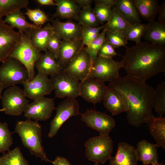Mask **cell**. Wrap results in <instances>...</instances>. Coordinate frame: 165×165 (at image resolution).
Segmentation results:
<instances>
[{
	"label": "cell",
	"instance_id": "cell-28",
	"mask_svg": "<svg viewBox=\"0 0 165 165\" xmlns=\"http://www.w3.org/2000/svg\"><path fill=\"white\" fill-rule=\"evenodd\" d=\"M150 133L155 140L157 147L165 149V118L155 117L149 123Z\"/></svg>",
	"mask_w": 165,
	"mask_h": 165
},
{
	"label": "cell",
	"instance_id": "cell-11",
	"mask_svg": "<svg viewBox=\"0 0 165 165\" xmlns=\"http://www.w3.org/2000/svg\"><path fill=\"white\" fill-rule=\"evenodd\" d=\"M92 65L87 47L83 46L63 70L69 75L82 82L88 78Z\"/></svg>",
	"mask_w": 165,
	"mask_h": 165
},
{
	"label": "cell",
	"instance_id": "cell-3",
	"mask_svg": "<svg viewBox=\"0 0 165 165\" xmlns=\"http://www.w3.org/2000/svg\"><path fill=\"white\" fill-rule=\"evenodd\" d=\"M42 127L37 121L30 119L17 121L14 133H17L24 146L31 155L40 158L46 162H51L42 145Z\"/></svg>",
	"mask_w": 165,
	"mask_h": 165
},
{
	"label": "cell",
	"instance_id": "cell-4",
	"mask_svg": "<svg viewBox=\"0 0 165 165\" xmlns=\"http://www.w3.org/2000/svg\"><path fill=\"white\" fill-rule=\"evenodd\" d=\"M19 32L20 40L9 57L16 59L25 67L28 72V81H29L33 80L36 75L35 64L42 57L43 54L33 45L27 31Z\"/></svg>",
	"mask_w": 165,
	"mask_h": 165
},
{
	"label": "cell",
	"instance_id": "cell-7",
	"mask_svg": "<svg viewBox=\"0 0 165 165\" xmlns=\"http://www.w3.org/2000/svg\"><path fill=\"white\" fill-rule=\"evenodd\" d=\"M123 67L121 62L113 58L97 55L93 63L88 78L94 79L104 82H111L120 76L119 71Z\"/></svg>",
	"mask_w": 165,
	"mask_h": 165
},
{
	"label": "cell",
	"instance_id": "cell-19",
	"mask_svg": "<svg viewBox=\"0 0 165 165\" xmlns=\"http://www.w3.org/2000/svg\"><path fill=\"white\" fill-rule=\"evenodd\" d=\"M109 160L110 165H138V161L136 148L124 142L118 144L115 156Z\"/></svg>",
	"mask_w": 165,
	"mask_h": 165
},
{
	"label": "cell",
	"instance_id": "cell-22",
	"mask_svg": "<svg viewBox=\"0 0 165 165\" xmlns=\"http://www.w3.org/2000/svg\"><path fill=\"white\" fill-rule=\"evenodd\" d=\"M157 148L156 144L145 140L140 141L136 148L138 160L142 162L143 165H153L159 163Z\"/></svg>",
	"mask_w": 165,
	"mask_h": 165
},
{
	"label": "cell",
	"instance_id": "cell-51",
	"mask_svg": "<svg viewBox=\"0 0 165 165\" xmlns=\"http://www.w3.org/2000/svg\"><path fill=\"white\" fill-rule=\"evenodd\" d=\"M5 110L4 108H2V109H0V112H5Z\"/></svg>",
	"mask_w": 165,
	"mask_h": 165
},
{
	"label": "cell",
	"instance_id": "cell-47",
	"mask_svg": "<svg viewBox=\"0 0 165 165\" xmlns=\"http://www.w3.org/2000/svg\"><path fill=\"white\" fill-rule=\"evenodd\" d=\"M73 1L82 8L91 6L93 1V0H73Z\"/></svg>",
	"mask_w": 165,
	"mask_h": 165
},
{
	"label": "cell",
	"instance_id": "cell-23",
	"mask_svg": "<svg viewBox=\"0 0 165 165\" xmlns=\"http://www.w3.org/2000/svg\"><path fill=\"white\" fill-rule=\"evenodd\" d=\"M35 68L39 72L50 77L63 70L54 54L46 50L42 57L35 63Z\"/></svg>",
	"mask_w": 165,
	"mask_h": 165
},
{
	"label": "cell",
	"instance_id": "cell-39",
	"mask_svg": "<svg viewBox=\"0 0 165 165\" xmlns=\"http://www.w3.org/2000/svg\"><path fill=\"white\" fill-rule=\"evenodd\" d=\"M25 14L33 22L34 24L39 27L50 20L48 16L38 8L33 9H27Z\"/></svg>",
	"mask_w": 165,
	"mask_h": 165
},
{
	"label": "cell",
	"instance_id": "cell-29",
	"mask_svg": "<svg viewBox=\"0 0 165 165\" xmlns=\"http://www.w3.org/2000/svg\"><path fill=\"white\" fill-rule=\"evenodd\" d=\"M4 21L13 29L14 28L17 29L19 32H25L30 29L39 27L28 22L20 11L15 12L7 15Z\"/></svg>",
	"mask_w": 165,
	"mask_h": 165
},
{
	"label": "cell",
	"instance_id": "cell-50",
	"mask_svg": "<svg viewBox=\"0 0 165 165\" xmlns=\"http://www.w3.org/2000/svg\"><path fill=\"white\" fill-rule=\"evenodd\" d=\"M153 165H165V164L163 163H157L155 164H154Z\"/></svg>",
	"mask_w": 165,
	"mask_h": 165
},
{
	"label": "cell",
	"instance_id": "cell-12",
	"mask_svg": "<svg viewBox=\"0 0 165 165\" xmlns=\"http://www.w3.org/2000/svg\"><path fill=\"white\" fill-rule=\"evenodd\" d=\"M81 118L87 126L98 131L100 135H108L116 125L111 116L95 110H87L81 114Z\"/></svg>",
	"mask_w": 165,
	"mask_h": 165
},
{
	"label": "cell",
	"instance_id": "cell-43",
	"mask_svg": "<svg viewBox=\"0 0 165 165\" xmlns=\"http://www.w3.org/2000/svg\"><path fill=\"white\" fill-rule=\"evenodd\" d=\"M98 55L106 58H113L116 55H119L116 51L115 48L106 40L104 42Z\"/></svg>",
	"mask_w": 165,
	"mask_h": 165
},
{
	"label": "cell",
	"instance_id": "cell-6",
	"mask_svg": "<svg viewBox=\"0 0 165 165\" xmlns=\"http://www.w3.org/2000/svg\"><path fill=\"white\" fill-rule=\"evenodd\" d=\"M0 67V84L4 88L23 84L28 81L26 68L18 60L8 57L2 61Z\"/></svg>",
	"mask_w": 165,
	"mask_h": 165
},
{
	"label": "cell",
	"instance_id": "cell-48",
	"mask_svg": "<svg viewBox=\"0 0 165 165\" xmlns=\"http://www.w3.org/2000/svg\"><path fill=\"white\" fill-rule=\"evenodd\" d=\"M36 1L42 5L56 6V2L53 0H36Z\"/></svg>",
	"mask_w": 165,
	"mask_h": 165
},
{
	"label": "cell",
	"instance_id": "cell-44",
	"mask_svg": "<svg viewBox=\"0 0 165 165\" xmlns=\"http://www.w3.org/2000/svg\"><path fill=\"white\" fill-rule=\"evenodd\" d=\"M116 0H93L95 6H100L112 8L115 6Z\"/></svg>",
	"mask_w": 165,
	"mask_h": 165
},
{
	"label": "cell",
	"instance_id": "cell-1",
	"mask_svg": "<svg viewBox=\"0 0 165 165\" xmlns=\"http://www.w3.org/2000/svg\"><path fill=\"white\" fill-rule=\"evenodd\" d=\"M108 86L121 91L126 96L129 104L126 117L130 124L138 127L149 124L155 117L152 113L155 89L145 82L127 75L110 82Z\"/></svg>",
	"mask_w": 165,
	"mask_h": 165
},
{
	"label": "cell",
	"instance_id": "cell-14",
	"mask_svg": "<svg viewBox=\"0 0 165 165\" xmlns=\"http://www.w3.org/2000/svg\"><path fill=\"white\" fill-rule=\"evenodd\" d=\"M23 85V90L26 97L33 100L44 97L53 90L50 79L39 72L33 80L27 81Z\"/></svg>",
	"mask_w": 165,
	"mask_h": 165
},
{
	"label": "cell",
	"instance_id": "cell-25",
	"mask_svg": "<svg viewBox=\"0 0 165 165\" xmlns=\"http://www.w3.org/2000/svg\"><path fill=\"white\" fill-rule=\"evenodd\" d=\"M57 8L53 18L77 20L81 10L80 7L73 0H55Z\"/></svg>",
	"mask_w": 165,
	"mask_h": 165
},
{
	"label": "cell",
	"instance_id": "cell-38",
	"mask_svg": "<svg viewBox=\"0 0 165 165\" xmlns=\"http://www.w3.org/2000/svg\"><path fill=\"white\" fill-rule=\"evenodd\" d=\"M106 30L105 28L99 34L97 37L92 41L87 47L90 55L92 64L97 56L104 42L106 40Z\"/></svg>",
	"mask_w": 165,
	"mask_h": 165
},
{
	"label": "cell",
	"instance_id": "cell-10",
	"mask_svg": "<svg viewBox=\"0 0 165 165\" xmlns=\"http://www.w3.org/2000/svg\"><path fill=\"white\" fill-rule=\"evenodd\" d=\"M55 109L56 113L50 123L48 134V137L50 138L57 134L66 120L72 117L81 114L78 102L75 98H66Z\"/></svg>",
	"mask_w": 165,
	"mask_h": 165
},
{
	"label": "cell",
	"instance_id": "cell-5",
	"mask_svg": "<svg viewBox=\"0 0 165 165\" xmlns=\"http://www.w3.org/2000/svg\"><path fill=\"white\" fill-rule=\"evenodd\" d=\"M85 145L86 157L95 163L104 164L112 157L113 141L109 135L90 138Z\"/></svg>",
	"mask_w": 165,
	"mask_h": 165
},
{
	"label": "cell",
	"instance_id": "cell-37",
	"mask_svg": "<svg viewBox=\"0 0 165 165\" xmlns=\"http://www.w3.org/2000/svg\"><path fill=\"white\" fill-rule=\"evenodd\" d=\"M106 25V23L94 28L82 26L81 38L83 45L88 46L90 42L97 37L100 31L105 28Z\"/></svg>",
	"mask_w": 165,
	"mask_h": 165
},
{
	"label": "cell",
	"instance_id": "cell-2",
	"mask_svg": "<svg viewBox=\"0 0 165 165\" xmlns=\"http://www.w3.org/2000/svg\"><path fill=\"white\" fill-rule=\"evenodd\" d=\"M126 48L121 61L127 75L143 81L165 72V46L140 42Z\"/></svg>",
	"mask_w": 165,
	"mask_h": 165
},
{
	"label": "cell",
	"instance_id": "cell-18",
	"mask_svg": "<svg viewBox=\"0 0 165 165\" xmlns=\"http://www.w3.org/2000/svg\"><path fill=\"white\" fill-rule=\"evenodd\" d=\"M54 32L62 40H82V26L79 22L71 20L61 22L58 19L50 20Z\"/></svg>",
	"mask_w": 165,
	"mask_h": 165
},
{
	"label": "cell",
	"instance_id": "cell-30",
	"mask_svg": "<svg viewBox=\"0 0 165 165\" xmlns=\"http://www.w3.org/2000/svg\"><path fill=\"white\" fill-rule=\"evenodd\" d=\"M0 165H29L19 147H16L0 157Z\"/></svg>",
	"mask_w": 165,
	"mask_h": 165
},
{
	"label": "cell",
	"instance_id": "cell-8",
	"mask_svg": "<svg viewBox=\"0 0 165 165\" xmlns=\"http://www.w3.org/2000/svg\"><path fill=\"white\" fill-rule=\"evenodd\" d=\"M2 100L5 113L15 116L21 115L29 102L23 90L16 86L9 87L4 91Z\"/></svg>",
	"mask_w": 165,
	"mask_h": 165
},
{
	"label": "cell",
	"instance_id": "cell-35",
	"mask_svg": "<svg viewBox=\"0 0 165 165\" xmlns=\"http://www.w3.org/2000/svg\"><path fill=\"white\" fill-rule=\"evenodd\" d=\"M145 26V24L141 23L130 25L123 32L125 38L127 41L135 42L136 43L140 42Z\"/></svg>",
	"mask_w": 165,
	"mask_h": 165
},
{
	"label": "cell",
	"instance_id": "cell-31",
	"mask_svg": "<svg viewBox=\"0 0 165 165\" xmlns=\"http://www.w3.org/2000/svg\"><path fill=\"white\" fill-rule=\"evenodd\" d=\"M28 0H0V18L27 8Z\"/></svg>",
	"mask_w": 165,
	"mask_h": 165
},
{
	"label": "cell",
	"instance_id": "cell-26",
	"mask_svg": "<svg viewBox=\"0 0 165 165\" xmlns=\"http://www.w3.org/2000/svg\"><path fill=\"white\" fill-rule=\"evenodd\" d=\"M130 25L141 23V20L133 0H116L114 6Z\"/></svg>",
	"mask_w": 165,
	"mask_h": 165
},
{
	"label": "cell",
	"instance_id": "cell-9",
	"mask_svg": "<svg viewBox=\"0 0 165 165\" xmlns=\"http://www.w3.org/2000/svg\"><path fill=\"white\" fill-rule=\"evenodd\" d=\"M50 79L56 97L76 99L79 96L80 82L63 70L51 77Z\"/></svg>",
	"mask_w": 165,
	"mask_h": 165
},
{
	"label": "cell",
	"instance_id": "cell-40",
	"mask_svg": "<svg viewBox=\"0 0 165 165\" xmlns=\"http://www.w3.org/2000/svg\"><path fill=\"white\" fill-rule=\"evenodd\" d=\"M106 40L115 48L124 46L127 47V41L126 40L122 31L111 32L106 31Z\"/></svg>",
	"mask_w": 165,
	"mask_h": 165
},
{
	"label": "cell",
	"instance_id": "cell-46",
	"mask_svg": "<svg viewBox=\"0 0 165 165\" xmlns=\"http://www.w3.org/2000/svg\"><path fill=\"white\" fill-rule=\"evenodd\" d=\"M51 163L53 165H72L66 158L61 156H57Z\"/></svg>",
	"mask_w": 165,
	"mask_h": 165
},
{
	"label": "cell",
	"instance_id": "cell-52",
	"mask_svg": "<svg viewBox=\"0 0 165 165\" xmlns=\"http://www.w3.org/2000/svg\"><path fill=\"white\" fill-rule=\"evenodd\" d=\"M94 165H101L99 164V163H95Z\"/></svg>",
	"mask_w": 165,
	"mask_h": 165
},
{
	"label": "cell",
	"instance_id": "cell-45",
	"mask_svg": "<svg viewBox=\"0 0 165 165\" xmlns=\"http://www.w3.org/2000/svg\"><path fill=\"white\" fill-rule=\"evenodd\" d=\"M158 14H159L158 21L165 25V1L160 6Z\"/></svg>",
	"mask_w": 165,
	"mask_h": 165
},
{
	"label": "cell",
	"instance_id": "cell-15",
	"mask_svg": "<svg viewBox=\"0 0 165 165\" xmlns=\"http://www.w3.org/2000/svg\"><path fill=\"white\" fill-rule=\"evenodd\" d=\"M55 108L53 100L44 97L29 104L24 112V116L28 119L37 121H46L50 118Z\"/></svg>",
	"mask_w": 165,
	"mask_h": 165
},
{
	"label": "cell",
	"instance_id": "cell-13",
	"mask_svg": "<svg viewBox=\"0 0 165 165\" xmlns=\"http://www.w3.org/2000/svg\"><path fill=\"white\" fill-rule=\"evenodd\" d=\"M108 90L104 82L88 78L80 82L79 96L86 101L95 104L103 100Z\"/></svg>",
	"mask_w": 165,
	"mask_h": 165
},
{
	"label": "cell",
	"instance_id": "cell-49",
	"mask_svg": "<svg viewBox=\"0 0 165 165\" xmlns=\"http://www.w3.org/2000/svg\"><path fill=\"white\" fill-rule=\"evenodd\" d=\"M4 89L3 86L0 84V101L2 99V93L3 90Z\"/></svg>",
	"mask_w": 165,
	"mask_h": 165
},
{
	"label": "cell",
	"instance_id": "cell-20",
	"mask_svg": "<svg viewBox=\"0 0 165 165\" xmlns=\"http://www.w3.org/2000/svg\"><path fill=\"white\" fill-rule=\"evenodd\" d=\"M83 46L82 40H62L57 61L63 69L67 67Z\"/></svg>",
	"mask_w": 165,
	"mask_h": 165
},
{
	"label": "cell",
	"instance_id": "cell-27",
	"mask_svg": "<svg viewBox=\"0 0 165 165\" xmlns=\"http://www.w3.org/2000/svg\"><path fill=\"white\" fill-rule=\"evenodd\" d=\"M139 14L148 21L154 20L160 6L157 0H133Z\"/></svg>",
	"mask_w": 165,
	"mask_h": 165
},
{
	"label": "cell",
	"instance_id": "cell-21",
	"mask_svg": "<svg viewBox=\"0 0 165 165\" xmlns=\"http://www.w3.org/2000/svg\"><path fill=\"white\" fill-rule=\"evenodd\" d=\"M26 31L30 35L33 45L41 51L44 52L47 50V44L54 32L52 24L49 23L42 28L38 27Z\"/></svg>",
	"mask_w": 165,
	"mask_h": 165
},
{
	"label": "cell",
	"instance_id": "cell-24",
	"mask_svg": "<svg viewBox=\"0 0 165 165\" xmlns=\"http://www.w3.org/2000/svg\"><path fill=\"white\" fill-rule=\"evenodd\" d=\"M151 43L159 46L165 44V25L154 20L146 24L142 36Z\"/></svg>",
	"mask_w": 165,
	"mask_h": 165
},
{
	"label": "cell",
	"instance_id": "cell-33",
	"mask_svg": "<svg viewBox=\"0 0 165 165\" xmlns=\"http://www.w3.org/2000/svg\"><path fill=\"white\" fill-rule=\"evenodd\" d=\"M153 108L156 112L162 117L165 114V82L159 83L156 89L153 100Z\"/></svg>",
	"mask_w": 165,
	"mask_h": 165
},
{
	"label": "cell",
	"instance_id": "cell-32",
	"mask_svg": "<svg viewBox=\"0 0 165 165\" xmlns=\"http://www.w3.org/2000/svg\"><path fill=\"white\" fill-rule=\"evenodd\" d=\"M112 10L111 18L106 23L105 28L107 31L124 32L130 24L125 20L115 6L112 7Z\"/></svg>",
	"mask_w": 165,
	"mask_h": 165
},
{
	"label": "cell",
	"instance_id": "cell-17",
	"mask_svg": "<svg viewBox=\"0 0 165 165\" xmlns=\"http://www.w3.org/2000/svg\"><path fill=\"white\" fill-rule=\"evenodd\" d=\"M103 101L104 107L113 116L126 112L129 109L128 101L125 95L115 88L108 87Z\"/></svg>",
	"mask_w": 165,
	"mask_h": 165
},
{
	"label": "cell",
	"instance_id": "cell-36",
	"mask_svg": "<svg viewBox=\"0 0 165 165\" xmlns=\"http://www.w3.org/2000/svg\"><path fill=\"white\" fill-rule=\"evenodd\" d=\"M12 134L8 124L0 122V153L9 150L13 143Z\"/></svg>",
	"mask_w": 165,
	"mask_h": 165
},
{
	"label": "cell",
	"instance_id": "cell-41",
	"mask_svg": "<svg viewBox=\"0 0 165 165\" xmlns=\"http://www.w3.org/2000/svg\"><path fill=\"white\" fill-rule=\"evenodd\" d=\"M112 8L100 6H95L93 9L94 13L99 24L108 22L111 17Z\"/></svg>",
	"mask_w": 165,
	"mask_h": 165
},
{
	"label": "cell",
	"instance_id": "cell-34",
	"mask_svg": "<svg viewBox=\"0 0 165 165\" xmlns=\"http://www.w3.org/2000/svg\"><path fill=\"white\" fill-rule=\"evenodd\" d=\"M77 20L82 26H86L91 27H96L99 23L91 6L84 8L81 9Z\"/></svg>",
	"mask_w": 165,
	"mask_h": 165
},
{
	"label": "cell",
	"instance_id": "cell-16",
	"mask_svg": "<svg viewBox=\"0 0 165 165\" xmlns=\"http://www.w3.org/2000/svg\"><path fill=\"white\" fill-rule=\"evenodd\" d=\"M20 38L19 32L15 31L0 18V63L9 57Z\"/></svg>",
	"mask_w": 165,
	"mask_h": 165
},
{
	"label": "cell",
	"instance_id": "cell-42",
	"mask_svg": "<svg viewBox=\"0 0 165 165\" xmlns=\"http://www.w3.org/2000/svg\"><path fill=\"white\" fill-rule=\"evenodd\" d=\"M62 41V39L61 37L54 32L51 36L47 45V50L54 54L57 61Z\"/></svg>",
	"mask_w": 165,
	"mask_h": 165
}]
</instances>
